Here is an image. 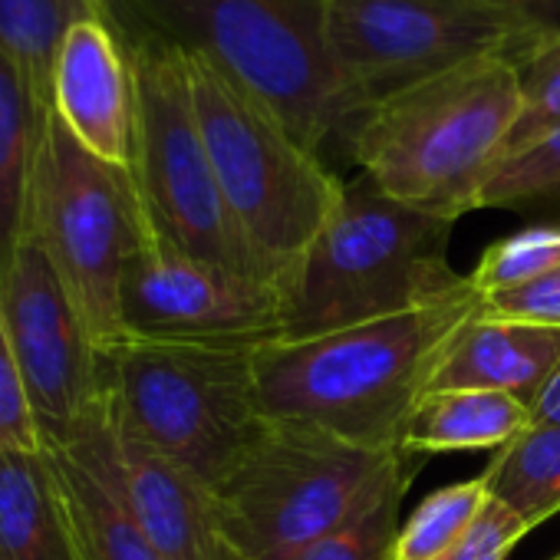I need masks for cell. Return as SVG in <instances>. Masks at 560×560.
<instances>
[{
    "instance_id": "277c9868",
    "label": "cell",
    "mask_w": 560,
    "mask_h": 560,
    "mask_svg": "<svg viewBox=\"0 0 560 560\" xmlns=\"http://www.w3.org/2000/svg\"><path fill=\"white\" fill-rule=\"evenodd\" d=\"M452 221L389 198L363 172L288 277L284 340H314L416 311L468 277L448 267Z\"/></svg>"
},
{
    "instance_id": "2e32d148",
    "label": "cell",
    "mask_w": 560,
    "mask_h": 560,
    "mask_svg": "<svg viewBox=\"0 0 560 560\" xmlns=\"http://www.w3.org/2000/svg\"><path fill=\"white\" fill-rule=\"evenodd\" d=\"M560 366V330L504 317H475L448 357L442 360L432 389H488L508 393L530 406Z\"/></svg>"
},
{
    "instance_id": "7402d4cb",
    "label": "cell",
    "mask_w": 560,
    "mask_h": 560,
    "mask_svg": "<svg viewBox=\"0 0 560 560\" xmlns=\"http://www.w3.org/2000/svg\"><path fill=\"white\" fill-rule=\"evenodd\" d=\"M100 18V0H0V54H8L54 103V70L67 34Z\"/></svg>"
},
{
    "instance_id": "30bf717a",
    "label": "cell",
    "mask_w": 560,
    "mask_h": 560,
    "mask_svg": "<svg viewBox=\"0 0 560 560\" xmlns=\"http://www.w3.org/2000/svg\"><path fill=\"white\" fill-rule=\"evenodd\" d=\"M527 44L514 0H327V47L363 113L406 86Z\"/></svg>"
},
{
    "instance_id": "52a82bcc",
    "label": "cell",
    "mask_w": 560,
    "mask_h": 560,
    "mask_svg": "<svg viewBox=\"0 0 560 560\" xmlns=\"http://www.w3.org/2000/svg\"><path fill=\"white\" fill-rule=\"evenodd\" d=\"M396 452L366 448L304 422L267 419L214 488L228 544L241 560H298L350 517Z\"/></svg>"
},
{
    "instance_id": "5bb4252c",
    "label": "cell",
    "mask_w": 560,
    "mask_h": 560,
    "mask_svg": "<svg viewBox=\"0 0 560 560\" xmlns=\"http://www.w3.org/2000/svg\"><path fill=\"white\" fill-rule=\"evenodd\" d=\"M54 113L96 159L132 168L136 159V77L103 18L80 21L57 57Z\"/></svg>"
},
{
    "instance_id": "5b68a950",
    "label": "cell",
    "mask_w": 560,
    "mask_h": 560,
    "mask_svg": "<svg viewBox=\"0 0 560 560\" xmlns=\"http://www.w3.org/2000/svg\"><path fill=\"white\" fill-rule=\"evenodd\" d=\"M201 139L224 205L288 288L298 260L343 198V178L211 63L185 57Z\"/></svg>"
},
{
    "instance_id": "4fadbf2b",
    "label": "cell",
    "mask_w": 560,
    "mask_h": 560,
    "mask_svg": "<svg viewBox=\"0 0 560 560\" xmlns=\"http://www.w3.org/2000/svg\"><path fill=\"white\" fill-rule=\"evenodd\" d=\"M44 455L80 560H159L129 504L113 412L103 393L67 439L44 445Z\"/></svg>"
},
{
    "instance_id": "484cf974",
    "label": "cell",
    "mask_w": 560,
    "mask_h": 560,
    "mask_svg": "<svg viewBox=\"0 0 560 560\" xmlns=\"http://www.w3.org/2000/svg\"><path fill=\"white\" fill-rule=\"evenodd\" d=\"M553 267H560V224H537L494 241L481 254L468 280L481 298H488L498 291L521 288Z\"/></svg>"
},
{
    "instance_id": "f546056e",
    "label": "cell",
    "mask_w": 560,
    "mask_h": 560,
    "mask_svg": "<svg viewBox=\"0 0 560 560\" xmlns=\"http://www.w3.org/2000/svg\"><path fill=\"white\" fill-rule=\"evenodd\" d=\"M524 14V24L530 31V40L560 34V0H514Z\"/></svg>"
},
{
    "instance_id": "7a4b0ae2",
    "label": "cell",
    "mask_w": 560,
    "mask_h": 560,
    "mask_svg": "<svg viewBox=\"0 0 560 560\" xmlns=\"http://www.w3.org/2000/svg\"><path fill=\"white\" fill-rule=\"evenodd\" d=\"M481 311L485 298L465 280L455 294L406 314L260 347L254 350L260 412L396 452L452 343Z\"/></svg>"
},
{
    "instance_id": "e0dca14e",
    "label": "cell",
    "mask_w": 560,
    "mask_h": 560,
    "mask_svg": "<svg viewBox=\"0 0 560 560\" xmlns=\"http://www.w3.org/2000/svg\"><path fill=\"white\" fill-rule=\"evenodd\" d=\"M50 116L54 103L37 93L8 54H0V280L27 237L34 175Z\"/></svg>"
},
{
    "instance_id": "603a6c76",
    "label": "cell",
    "mask_w": 560,
    "mask_h": 560,
    "mask_svg": "<svg viewBox=\"0 0 560 560\" xmlns=\"http://www.w3.org/2000/svg\"><path fill=\"white\" fill-rule=\"evenodd\" d=\"M488 488L478 478L445 485L432 491L399 527L389 560H439L445 557L478 521L488 504Z\"/></svg>"
},
{
    "instance_id": "f1b7e54d",
    "label": "cell",
    "mask_w": 560,
    "mask_h": 560,
    "mask_svg": "<svg viewBox=\"0 0 560 560\" xmlns=\"http://www.w3.org/2000/svg\"><path fill=\"white\" fill-rule=\"evenodd\" d=\"M524 534H527V524L514 511H508L501 501L488 498L471 530L439 560H508V553L517 547Z\"/></svg>"
},
{
    "instance_id": "7c38bea8",
    "label": "cell",
    "mask_w": 560,
    "mask_h": 560,
    "mask_svg": "<svg viewBox=\"0 0 560 560\" xmlns=\"http://www.w3.org/2000/svg\"><path fill=\"white\" fill-rule=\"evenodd\" d=\"M0 317L44 445L67 439L100 399V347L54 260L31 234L0 280Z\"/></svg>"
},
{
    "instance_id": "ac0fdd59",
    "label": "cell",
    "mask_w": 560,
    "mask_h": 560,
    "mask_svg": "<svg viewBox=\"0 0 560 560\" xmlns=\"http://www.w3.org/2000/svg\"><path fill=\"white\" fill-rule=\"evenodd\" d=\"M0 560H80L44 452H0Z\"/></svg>"
},
{
    "instance_id": "9c48e42d",
    "label": "cell",
    "mask_w": 560,
    "mask_h": 560,
    "mask_svg": "<svg viewBox=\"0 0 560 560\" xmlns=\"http://www.w3.org/2000/svg\"><path fill=\"white\" fill-rule=\"evenodd\" d=\"M126 57L136 77L132 178L152 234L191 257L280 284L224 205L201 139L185 57L162 47H132Z\"/></svg>"
},
{
    "instance_id": "44dd1931",
    "label": "cell",
    "mask_w": 560,
    "mask_h": 560,
    "mask_svg": "<svg viewBox=\"0 0 560 560\" xmlns=\"http://www.w3.org/2000/svg\"><path fill=\"white\" fill-rule=\"evenodd\" d=\"M425 455L396 452V458L373 481L366 498L350 511L343 524L311 544L298 560H389L393 540L399 534V508L419 475Z\"/></svg>"
},
{
    "instance_id": "d6986e66",
    "label": "cell",
    "mask_w": 560,
    "mask_h": 560,
    "mask_svg": "<svg viewBox=\"0 0 560 560\" xmlns=\"http://www.w3.org/2000/svg\"><path fill=\"white\" fill-rule=\"evenodd\" d=\"M530 425V406L488 389H429L409 416L399 448L412 455H448L504 448Z\"/></svg>"
},
{
    "instance_id": "1f68e13d",
    "label": "cell",
    "mask_w": 560,
    "mask_h": 560,
    "mask_svg": "<svg viewBox=\"0 0 560 560\" xmlns=\"http://www.w3.org/2000/svg\"><path fill=\"white\" fill-rule=\"evenodd\" d=\"M550 560H560V553H557V557H550Z\"/></svg>"
},
{
    "instance_id": "8fae6325",
    "label": "cell",
    "mask_w": 560,
    "mask_h": 560,
    "mask_svg": "<svg viewBox=\"0 0 560 560\" xmlns=\"http://www.w3.org/2000/svg\"><path fill=\"white\" fill-rule=\"evenodd\" d=\"M284 288L273 280L191 257L152 231L122 280L119 320L132 340L260 350L284 340Z\"/></svg>"
},
{
    "instance_id": "6da1fadb",
    "label": "cell",
    "mask_w": 560,
    "mask_h": 560,
    "mask_svg": "<svg viewBox=\"0 0 560 560\" xmlns=\"http://www.w3.org/2000/svg\"><path fill=\"white\" fill-rule=\"evenodd\" d=\"M122 50L162 47L211 63L314 155H350L366 116L327 47V0H100Z\"/></svg>"
},
{
    "instance_id": "d4e9b609",
    "label": "cell",
    "mask_w": 560,
    "mask_h": 560,
    "mask_svg": "<svg viewBox=\"0 0 560 560\" xmlns=\"http://www.w3.org/2000/svg\"><path fill=\"white\" fill-rule=\"evenodd\" d=\"M521 80V116L508 152L553 132L560 126V34H547L511 54Z\"/></svg>"
},
{
    "instance_id": "9a60e30c",
    "label": "cell",
    "mask_w": 560,
    "mask_h": 560,
    "mask_svg": "<svg viewBox=\"0 0 560 560\" xmlns=\"http://www.w3.org/2000/svg\"><path fill=\"white\" fill-rule=\"evenodd\" d=\"M113 429L129 504L159 560H241L224 537L214 491L116 419Z\"/></svg>"
},
{
    "instance_id": "ffe728a7",
    "label": "cell",
    "mask_w": 560,
    "mask_h": 560,
    "mask_svg": "<svg viewBox=\"0 0 560 560\" xmlns=\"http://www.w3.org/2000/svg\"><path fill=\"white\" fill-rule=\"evenodd\" d=\"M481 481L494 501L527 524V530L560 514V425L530 422L491 455Z\"/></svg>"
},
{
    "instance_id": "83f0119b",
    "label": "cell",
    "mask_w": 560,
    "mask_h": 560,
    "mask_svg": "<svg viewBox=\"0 0 560 560\" xmlns=\"http://www.w3.org/2000/svg\"><path fill=\"white\" fill-rule=\"evenodd\" d=\"M485 314L560 330V267L547 270L537 280H527V284H521V288L488 294Z\"/></svg>"
},
{
    "instance_id": "3957f363",
    "label": "cell",
    "mask_w": 560,
    "mask_h": 560,
    "mask_svg": "<svg viewBox=\"0 0 560 560\" xmlns=\"http://www.w3.org/2000/svg\"><path fill=\"white\" fill-rule=\"evenodd\" d=\"M517 116L511 54L481 57L370 106L350 139V162L389 198L455 224L478 208Z\"/></svg>"
},
{
    "instance_id": "4316f807",
    "label": "cell",
    "mask_w": 560,
    "mask_h": 560,
    "mask_svg": "<svg viewBox=\"0 0 560 560\" xmlns=\"http://www.w3.org/2000/svg\"><path fill=\"white\" fill-rule=\"evenodd\" d=\"M0 452H24V455L44 452L40 425L31 406L21 363L4 330V317H0Z\"/></svg>"
},
{
    "instance_id": "8992f818",
    "label": "cell",
    "mask_w": 560,
    "mask_h": 560,
    "mask_svg": "<svg viewBox=\"0 0 560 560\" xmlns=\"http://www.w3.org/2000/svg\"><path fill=\"white\" fill-rule=\"evenodd\" d=\"M100 393L126 432L211 491L267 422L257 402L254 350L122 337L100 350Z\"/></svg>"
},
{
    "instance_id": "4dcf8cb0",
    "label": "cell",
    "mask_w": 560,
    "mask_h": 560,
    "mask_svg": "<svg viewBox=\"0 0 560 560\" xmlns=\"http://www.w3.org/2000/svg\"><path fill=\"white\" fill-rule=\"evenodd\" d=\"M530 422H534V425H560V366H557V373L550 376V383L544 386L540 399L534 402Z\"/></svg>"
},
{
    "instance_id": "cb8c5ba5",
    "label": "cell",
    "mask_w": 560,
    "mask_h": 560,
    "mask_svg": "<svg viewBox=\"0 0 560 560\" xmlns=\"http://www.w3.org/2000/svg\"><path fill=\"white\" fill-rule=\"evenodd\" d=\"M478 208L560 214V126L508 152L481 188Z\"/></svg>"
},
{
    "instance_id": "ba28073f",
    "label": "cell",
    "mask_w": 560,
    "mask_h": 560,
    "mask_svg": "<svg viewBox=\"0 0 560 560\" xmlns=\"http://www.w3.org/2000/svg\"><path fill=\"white\" fill-rule=\"evenodd\" d=\"M149 231L132 168L96 159L54 113L34 175L27 234L54 260L100 350L122 340V280Z\"/></svg>"
}]
</instances>
